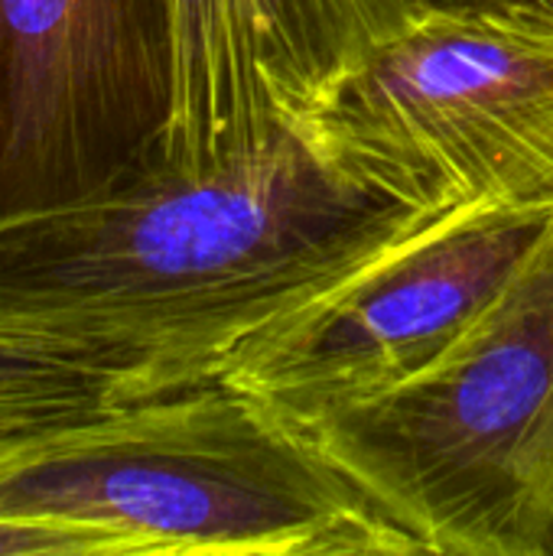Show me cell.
<instances>
[{"label": "cell", "mask_w": 553, "mask_h": 556, "mask_svg": "<svg viewBox=\"0 0 553 556\" xmlns=\"http://www.w3.org/2000/svg\"><path fill=\"white\" fill-rule=\"evenodd\" d=\"M437 212L336 173L297 127L0 225V339L101 378L114 401L222 378L257 329Z\"/></svg>", "instance_id": "6da1fadb"}, {"label": "cell", "mask_w": 553, "mask_h": 556, "mask_svg": "<svg viewBox=\"0 0 553 556\" xmlns=\"http://www.w3.org/2000/svg\"><path fill=\"white\" fill-rule=\"evenodd\" d=\"M0 515L121 556H407L420 544L271 404L215 378L0 450Z\"/></svg>", "instance_id": "7a4b0ae2"}, {"label": "cell", "mask_w": 553, "mask_h": 556, "mask_svg": "<svg viewBox=\"0 0 553 556\" xmlns=\"http://www.w3.org/2000/svg\"><path fill=\"white\" fill-rule=\"evenodd\" d=\"M287 424L420 554L553 556V225L437 365Z\"/></svg>", "instance_id": "3957f363"}, {"label": "cell", "mask_w": 553, "mask_h": 556, "mask_svg": "<svg viewBox=\"0 0 553 556\" xmlns=\"http://www.w3.org/2000/svg\"><path fill=\"white\" fill-rule=\"evenodd\" d=\"M297 130L336 173L420 212L553 208V20L411 16L339 72Z\"/></svg>", "instance_id": "277c9868"}, {"label": "cell", "mask_w": 553, "mask_h": 556, "mask_svg": "<svg viewBox=\"0 0 553 556\" xmlns=\"http://www.w3.org/2000/svg\"><path fill=\"white\" fill-rule=\"evenodd\" d=\"M553 225L548 205H466L349 270L241 342L222 381L303 420L437 365L499 303Z\"/></svg>", "instance_id": "5b68a950"}, {"label": "cell", "mask_w": 553, "mask_h": 556, "mask_svg": "<svg viewBox=\"0 0 553 556\" xmlns=\"http://www.w3.org/2000/svg\"><path fill=\"white\" fill-rule=\"evenodd\" d=\"M169 114L173 0H0V225L143 169Z\"/></svg>", "instance_id": "8992f818"}, {"label": "cell", "mask_w": 553, "mask_h": 556, "mask_svg": "<svg viewBox=\"0 0 553 556\" xmlns=\"http://www.w3.org/2000/svg\"><path fill=\"white\" fill-rule=\"evenodd\" d=\"M404 23L401 0H173L160 156L205 166L267 143Z\"/></svg>", "instance_id": "52a82bcc"}, {"label": "cell", "mask_w": 553, "mask_h": 556, "mask_svg": "<svg viewBox=\"0 0 553 556\" xmlns=\"http://www.w3.org/2000/svg\"><path fill=\"white\" fill-rule=\"evenodd\" d=\"M108 404L117 401L101 378L0 339V450Z\"/></svg>", "instance_id": "ba28073f"}, {"label": "cell", "mask_w": 553, "mask_h": 556, "mask_svg": "<svg viewBox=\"0 0 553 556\" xmlns=\"http://www.w3.org/2000/svg\"><path fill=\"white\" fill-rule=\"evenodd\" d=\"M0 556H121L95 528L59 518L0 515Z\"/></svg>", "instance_id": "9c48e42d"}, {"label": "cell", "mask_w": 553, "mask_h": 556, "mask_svg": "<svg viewBox=\"0 0 553 556\" xmlns=\"http://www.w3.org/2000/svg\"><path fill=\"white\" fill-rule=\"evenodd\" d=\"M407 20L437 10H495V13H528V16H551L553 0H401Z\"/></svg>", "instance_id": "30bf717a"}]
</instances>
